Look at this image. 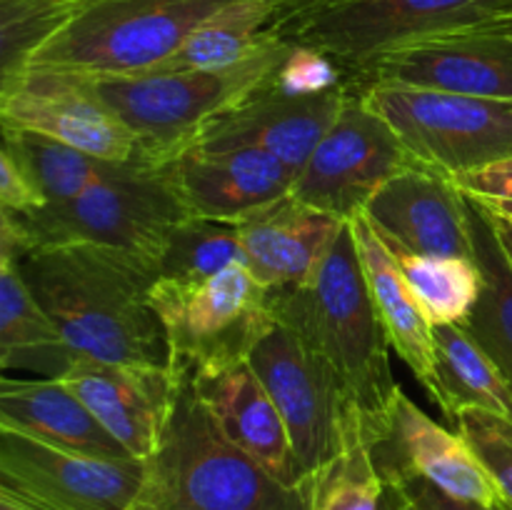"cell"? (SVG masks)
<instances>
[{
	"mask_svg": "<svg viewBox=\"0 0 512 510\" xmlns=\"http://www.w3.org/2000/svg\"><path fill=\"white\" fill-rule=\"evenodd\" d=\"M13 263L75 360L170 365L168 335L150 303L160 278L153 260L105 245L58 243L25 250Z\"/></svg>",
	"mask_w": 512,
	"mask_h": 510,
	"instance_id": "obj_1",
	"label": "cell"
},
{
	"mask_svg": "<svg viewBox=\"0 0 512 510\" xmlns=\"http://www.w3.org/2000/svg\"><path fill=\"white\" fill-rule=\"evenodd\" d=\"M275 323L285 325L318 355L365 418V433L383 423L400 385L390 368L380 315L370 295L350 223L340 230L315 278L305 285L268 290Z\"/></svg>",
	"mask_w": 512,
	"mask_h": 510,
	"instance_id": "obj_2",
	"label": "cell"
},
{
	"mask_svg": "<svg viewBox=\"0 0 512 510\" xmlns=\"http://www.w3.org/2000/svg\"><path fill=\"white\" fill-rule=\"evenodd\" d=\"M190 215L168 163L138 155L115 178L78 198L30 213L0 208V258H18L38 245L93 243L125 250L158 265L175 225Z\"/></svg>",
	"mask_w": 512,
	"mask_h": 510,
	"instance_id": "obj_3",
	"label": "cell"
},
{
	"mask_svg": "<svg viewBox=\"0 0 512 510\" xmlns=\"http://www.w3.org/2000/svg\"><path fill=\"white\" fill-rule=\"evenodd\" d=\"M175 373L178 400L148 460L138 510H308L303 488L285 485L230 443L195 395L188 370Z\"/></svg>",
	"mask_w": 512,
	"mask_h": 510,
	"instance_id": "obj_4",
	"label": "cell"
},
{
	"mask_svg": "<svg viewBox=\"0 0 512 510\" xmlns=\"http://www.w3.org/2000/svg\"><path fill=\"white\" fill-rule=\"evenodd\" d=\"M288 40H273L253 58L223 70H145L95 78L103 103L140 140V153L170 163L193 145L200 128L263 85L288 55Z\"/></svg>",
	"mask_w": 512,
	"mask_h": 510,
	"instance_id": "obj_5",
	"label": "cell"
},
{
	"mask_svg": "<svg viewBox=\"0 0 512 510\" xmlns=\"http://www.w3.org/2000/svg\"><path fill=\"white\" fill-rule=\"evenodd\" d=\"M228 3L233 0H83L70 23L28 65L93 78L145 73L163 65L203 20Z\"/></svg>",
	"mask_w": 512,
	"mask_h": 510,
	"instance_id": "obj_6",
	"label": "cell"
},
{
	"mask_svg": "<svg viewBox=\"0 0 512 510\" xmlns=\"http://www.w3.org/2000/svg\"><path fill=\"white\" fill-rule=\"evenodd\" d=\"M512 23V0H345L275 28L288 43L323 50L348 73L378 55L473 28Z\"/></svg>",
	"mask_w": 512,
	"mask_h": 510,
	"instance_id": "obj_7",
	"label": "cell"
},
{
	"mask_svg": "<svg viewBox=\"0 0 512 510\" xmlns=\"http://www.w3.org/2000/svg\"><path fill=\"white\" fill-rule=\"evenodd\" d=\"M150 303L163 320L175 370L195 373L248 360L275 328L268 288L255 280L248 265H230L195 283L158 278Z\"/></svg>",
	"mask_w": 512,
	"mask_h": 510,
	"instance_id": "obj_8",
	"label": "cell"
},
{
	"mask_svg": "<svg viewBox=\"0 0 512 510\" xmlns=\"http://www.w3.org/2000/svg\"><path fill=\"white\" fill-rule=\"evenodd\" d=\"M358 90L420 163L450 178L512 158V100L385 83Z\"/></svg>",
	"mask_w": 512,
	"mask_h": 510,
	"instance_id": "obj_9",
	"label": "cell"
},
{
	"mask_svg": "<svg viewBox=\"0 0 512 510\" xmlns=\"http://www.w3.org/2000/svg\"><path fill=\"white\" fill-rule=\"evenodd\" d=\"M418 163L388 120L373 113L353 85L335 123L295 175L290 195L350 223L365 213L370 198L388 180Z\"/></svg>",
	"mask_w": 512,
	"mask_h": 510,
	"instance_id": "obj_10",
	"label": "cell"
},
{
	"mask_svg": "<svg viewBox=\"0 0 512 510\" xmlns=\"http://www.w3.org/2000/svg\"><path fill=\"white\" fill-rule=\"evenodd\" d=\"M148 460L95 458L0 428V495L30 510H138Z\"/></svg>",
	"mask_w": 512,
	"mask_h": 510,
	"instance_id": "obj_11",
	"label": "cell"
},
{
	"mask_svg": "<svg viewBox=\"0 0 512 510\" xmlns=\"http://www.w3.org/2000/svg\"><path fill=\"white\" fill-rule=\"evenodd\" d=\"M248 363L283 415L300 478L305 480L340 448L345 423L360 413L358 405L348 398L333 370L280 323L255 345Z\"/></svg>",
	"mask_w": 512,
	"mask_h": 510,
	"instance_id": "obj_12",
	"label": "cell"
},
{
	"mask_svg": "<svg viewBox=\"0 0 512 510\" xmlns=\"http://www.w3.org/2000/svg\"><path fill=\"white\" fill-rule=\"evenodd\" d=\"M0 125L33 130L103 160L140 155L133 130L103 103L93 75L28 65L0 83Z\"/></svg>",
	"mask_w": 512,
	"mask_h": 510,
	"instance_id": "obj_13",
	"label": "cell"
},
{
	"mask_svg": "<svg viewBox=\"0 0 512 510\" xmlns=\"http://www.w3.org/2000/svg\"><path fill=\"white\" fill-rule=\"evenodd\" d=\"M350 80L355 88L385 83L512 100V23L390 50L353 70Z\"/></svg>",
	"mask_w": 512,
	"mask_h": 510,
	"instance_id": "obj_14",
	"label": "cell"
},
{
	"mask_svg": "<svg viewBox=\"0 0 512 510\" xmlns=\"http://www.w3.org/2000/svg\"><path fill=\"white\" fill-rule=\"evenodd\" d=\"M368 440L385 485L400 478H423L455 500L483 508L505 505L493 475L468 440L455 428L435 423L403 390Z\"/></svg>",
	"mask_w": 512,
	"mask_h": 510,
	"instance_id": "obj_15",
	"label": "cell"
},
{
	"mask_svg": "<svg viewBox=\"0 0 512 510\" xmlns=\"http://www.w3.org/2000/svg\"><path fill=\"white\" fill-rule=\"evenodd\" d=\"M273 78V75H270ZM220 110L200 128L198 148H258L298 170L343 110L353 83L320 95H288L273 80Z\"/></svg>",
	"mask_w": 512,
	"mask_h": 510,
	"instance_id": "obj_16",
	"label": "cell"
},
{
	"mask_svg": "<svg viewBox=\"0 0 512 510\" xmlns=\"http://www.w3.org/2000/svg\"><path fill=\"white\" fill-rule=\"evenodd\" d=\"M363 215L390 250L475 258L468 195L430 165L418 163L388 180Z\"/></svg>",
	"mask_w": 512,
	"mask_h": 510,
	"instance_id": "obj_17",
	"label": "cell"
},
{
	"mask_svg": "<svg viewBox=\"0 0 512 510\" xmlns=\"http://www.w3.org/2000/svg\"><path fill=\"white\" fill-rule=\"evenodd\" d=\"M60 380L133 458H153L180 390V375L170 365L75 360Z\"/></svg>",
	"mask_w": 512,
	"mask_h": 510,
	"instance_id": "obj_18",
	"label": "cell"
},
{
	"mask_svg": "<svg viewBox=\"0 0 512 510\" xmlns=\"http://www.w3.org/2000/svg\"><path fill=\"white\" fill-rule=\"evenodd\" d=\"M175 190L190 215L240 220L293 190L295 170L258 148L190 145L168 163Z\"/></svg>",
	"mask_w": 512,
	"mask_h": 510,
	"instance_id": "obj_19",
	"label": "cell"
},
{
	"mask_svg": "<svg viewBox=\"0 0 512 510\" xmlns=\"http://www.w3.org/2000/svg\"><path fill=\"white\" fill-rule=\"evenodd\" d=\"M188 373L195 395L230 443L285 485L303 483L283 415L248 360Z\"/></svg>",
	"mask_w": 512,
	"mask_h": 510,
	"instance_id": "obj_20",
	"label": "cell"
},
{
	"mask_svg": "<svg viewBox=\"0 0 512 510\" xmlns=\"http://www.w3.org/2000/svg\"><path fill=\"white\" fill-rule=\"evenodd\" d=\"M245 265L263 288H293L315 278L345 220L300 203L295 195L238 220Z\"/></svg>",
	"mask_w": 512,
	"mask_h": 510,
	"instance_id": "obj_21",
	"label": "cell"
},
{
	"mask_svg": "<svg viewBox=\"0 0 512 510\" xmlns=\"http://www.w3.org/2000/svg\"><path fill=\"white\" fill-rule=\"evenodd\" d=\"M0 428L95 458H133L60 378L5 375L0 380Z\"/></svg>",
	"mask_w": 512,
	"mask_h": 510,
	"instance_id": "obj_22",
	"label": "cell"
},
{
	"mask_svg": "<svg viewBox=\"0 0 512 510\" xmlns=\"http://www.w3.org/2000/svg\"><path fill=\"white\" fill-rule=\"evenodd\" d=\"M350 228H353L360 263H363L370 295H373L375 310H378L380 323L390 340V348L413 370V375L435 403L438 383H435L433 325L425 318L413 290L405 283L393 250L375 233L370 220L365 215H358L350 220Z\"/></svg>",
	"mask_w": 512,
	"mask_h": 510,
	"instance_id": "obj_23",
	"label": "cell"
},
{
	"mask_svg": "<svg viewBox=\"0 0 512 510\" xmlns=\"http://www.w3.org/2000/svg\"><path fill=\"white\" fill-rule=\"evenodd\" d=\"M75 358L13 260H0V365L28 370L40 378H60Z\"/></svg>",
	"mask_w": 512,
	"mask_h": 510,
	"instance_id": "obj_24",
	"label": "cell"
},
{
	"mask_svg": "<svg viewBox=\"0 0 512 510\" xmlns=\"http://www.w3.org/2000/svg\"><path fill=\"white\" fill-rule=\"evenodd\" d=\"M435 383L445 418L453 423L463 408H483L512 423V388L478 340L463 325H435Z\"/></svg>",
	"mask_w": 512,
	"mask_h": 510,
	"instance_id": "obj_25",
	"label": "cell"
},
{
	"mask_svg": "<svg viewBox=\"0 0 512 510\" xmlns=\"http://www.w3.org/2000/svg\"><path fill=\"white\" fill-rule=\"evenodd\" d=\"M275 0H233L215 10L185 43L153 70H223L253 58L278 35Z\"/></svg>",
	"mask_w": 512,
	"mask_h": 510,
	"instance_id": "obj_26",
	"label": "cell"
},
{
	"mask_svg": "<svg viewBox=\"0 0 512 510\" xmlns=\"http://www.w3.org/2000/svg\"><path fill=\"white\" fill-rule=\"evenodd\" d=\"M475 263L483 270V293L463 328L493 358L512 388V263L495 233L493 215L468 195Z\"/></svg>",
	"mask_w": 512,
	"mask_h": 510,
	"instance_id": "obj_27",
	"label": "cell"
},
{
	"mask_svg": "<svg viewBox=\"0 0 512 510\" xmlns=\"http://www.w3.org/2000/svg\"><path fill=\"white\" fill-rule=\"evenodd\" d=\"M300 488L308 510H380L388 485L375 463L363 413L350 415L340 448Z\"/></svg>",
	"mask_w": 512,
	"mask_h": 510,
	"instance_id": "obj_28",
	"label": "cell"
},
{
	"mask_svg": "<svg viewBox=\"0 0 512 510\" xmlns=\"http://www.w3.org/2000/svg\"><path fill=\"white\" fill-rule=\"evenodd\" d=\"M408 288L430 325H465L483 293V270L475 258L415 255L393 250Z\"/></svg>",
	"mask_w": 512,
	"mask_h": 510,
	"instance_id": "obj_29",
	"label": "cell"
},
{
	"mask_svg": "<svg viewBox=\"0 0 512 510\" xmlns=\"http://www.w3.org/2000/svg\"><path fill=\"white\" fill-rule=\"evenodd\" d=\"M3 145L18 153V158L28 165L33 178L43 188L48 203H65L78 198L80 193L90 190L103 180L115 178L130 160L115 163V160L95 158L83 150L65 145L48 135L33 133V130L5 128Z\"/></svg>",
	"mask_w": 512,
	"mask_h": 510,
	"instance_id": "obj_30",
	"label": "cell"
},
{
	"mask_svg": "<svg viewBox=\"0 0 512 510\" xmlns=\"http://www.w3.org/2000/svg\"><path fill=\"white\" fill-rule=\"evenodd\" d=\"M230 265H245L238 220L188 215L175 225L158 260L160 278L195 283L223 273Z\"/></svg>",
	"mask_w": 512,
	"mask_h": 510,
	"instance_id": "obj_31",
	"label": "cell"
},
{
	"mask_svg": "<svg viewBox=\"0 0 512 510\" xmlns=\"http://www.w3.org/2000/svg\"><path fill=\"white\" fill-rule=\"evenodd\" d=\"M80 5L83 0H0V83L18 75Z\"/></svg>",
	"mask_w": 512,
	"mask_h": 510,
	"instance_id": "obj_32",
	"label": "cell"
},
{
	"mask_svg": "<svg viewBox=\"0 0 512 510\" xmlns=\"http://www.w3.org/2000/svg\"><path fill=\"white\" fill-rule=\"evenodd\" d=\"M453 428L475 450L495 485L512 510V423L498 413L483 408H463L453 420Z\"/></svg>",
	"mask_w": 512,
	"mask_h": 510,
	"instance_id": "obj_33",
	"label": "cell"
},
{
	"mask_svg": "<svg viewBox=\"0 0 512 510\" xmlns=\"http://www.w3.org/2000/svg\"><path fill=\"white\" fill-rule=\"evenodd\" d=\"M270 80L288 95H320L343 88L350 78L338 60L325 55L323 50L290 43L288 55Z\"/></svg>",
	"mask_w": 512,
	"mask_h": 510,
	"instance_id": "obj_34",
	"label": "cell"
},
{
	"mask_svg": "<svg viewBox=\"0 0 512 510\" xmlns=\"http://www.w3.org/2000/svg\"><path fill=\"white\" fill-rule=\"evenodd\" d=\"M0 205L13 213H30L48 205V198L28 165L8 145L0 150Z\"/></svg>",
	"mask_w": 512,
	"mask_h": 510,
	"instance_id": "obj_35",
	"label": "cell"
},
{
	"mask_svg": "<svg viewBox=\"0 0 512 510\" xmlns=\"http://www.w3.org/2000/svg\"><path fill=\"white\" fill-rule=\"evenodd\" d=\"M455 185L470 198L512 200V158L495 160L470 173L455 175Z\"/></svg>",
	"mask_w": 512,
	"mask_h": 510,
	"instance_id": "obj_36",
	"label": "cell"
},
{
	"mask_svg": "<svg viewBox=\"0 0 512 510\" xmlns=\"http://www.w3.org/2000/svg\"><path fill=\"white\" fill-rule=\"evenodd\" d=\"M388 485L398 488L400 493H403L405 498H408L418 510H510L508 505H498V508H483V505L465 503V500H455L423 478H400V480H393V483H388Z\"/></svg>",
	"mask_w": 512,
	"mask_h": 510,
	"instance_id": "obj_37",
	"label": "cell"
},
{
	"mask_svg": "<svg viewBox=\"0 0 512 510\" xmlns=\"http://www.w3.org/2000/svg\"><path fill=\"white\" fill-rule=\"evenodd\" d=\"M345 3V0H275V28L285 23H293V20L303 18V15L315 13V10L330 8V5Z\"/></svg>",
	"mask_w": 512,
	"mask_h": 510,
	"instance_id": "obj_38",
	"label": "cell"
},
{
	"mask_svg": "<svg viewBox=\"0 0 512 510\" xmlns=\"http://www.w3.org/2000/svg\"><path fill=\"white\" fill-rule=\"evenodd\" d=\"M473 200H478L485 210H490V213L498 215V218H503V220H508V223L512 225V200H490V198H473Z\"/></svg>",
	"mask_w": 512,
	"mask_h": 510,
	"instance_id": "obj_39",
	"label": "cell"
},
{
	"mask_svg": "<svg viewBox=\"0 0 512 510\" xmlns=\"http://www.w3.org/2000/svg\"><path fill=\"white\" fill-rule=\"evenodd\" d=\"M488 213H490V210H488ZM490 215H493V213H490ZM493 223H495V233H498V238H500V245H503V250L508 253V258L512 263V225L508 223V220L498 218V215H493Z\"/></svg>",
	"mask_w": 512,
	"mask_h": 510,
	"instance_id": "obj_40",
	"label": "cell"
},
{
	"mask_svg": "<svg viewBox=\"0 0 512 510\" xmlns=\"http://www.w3.org/2000/svg\"><path fill=\"white\" fill-rule=\"evenodd\" d=\"M388 490H390V495H393V500H395V508H398V510H418L413 503H410L408 498H405L403 493H400L398 488H393V485H388Z\"/></svg>",
	"mask_w": 512,
	"mask_h": 510,
	"instance_id": "obj_41",
	"label": "cell"
},
{
	"mask_svg": "<svg viewBox=\"0 0 512 510\" xmlns=\"http://www.w3.org/2000/svg\"><path fill=\"white\" fill-rule=\"evenodd\" d=\"M0 510H30V508H25V505H20V503H15V500L0 495Z\"/></svg>",
	"mask_w": 512,
	"mask_h": 510,
	"instance_id": "obj_42",
	"label": "cell"
},
{
	"mask_svg": "<svg viewBox=\"0 0 512 510\" xmlns=\"http://www.w3.org/2000/svg\"><path fill=\"white\" fill-rule=\"evenodd\" d=\"M380 510H398L395 508V500L393 495H390V490H385V498H383V505H380Z\"/></svg>",
	"mask_w": 512,
	"mask_h": 510,
	"instance_id": "obj_43",
	"label": "cell"
}]
</instances>
